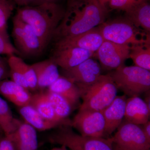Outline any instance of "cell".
Segmentation results:
<instances>
[{
  "instance_id": "cell-43",
  "label": "cell",
  "mask_w": 150,
  "mask_h": 150,
  "mask_svg": "<svg viewBox=\"0 0 150 150\" xmlns=\"http://www.w3.org/2000/svg\"><path fill=\"white\" fill-rule=\"evenodd\" d=\"M74 1V0H68V1Z\"/></svg>"
},
{
  "instance_id": "cell-25",
  "label": "cell",
  "mask_w": 150,
  "mask_h": 150,
  "mask_svg": "<svg viewBox=\"0 0 150 150\" xmlns=\"http://www.w3.org/2000/svg\"><path fill=\"white\" fill-rule=\"evenodd\" d=\"M15 58L19 68L27 81L29 90L34 91L38 90L37 77L31 65L27 64L20 56L16 55Z\"/></svg>"
},
{
  "instance_id": "cell-42",
  "label": "cell",
  "mask_w": 150,
  "mask_h": 150,
  "mask_svg": "<svg viewBox=\"0 0 150 150\" xmlns=\"http://www.w3.org/2000/svg\"><path fill=\"white\" fill-rule=\"evenodd\" d=\"M3 133L1 129V128H0V134H2Z\"/></svg>"
},
{
  "instance_id": "cell-9",
  "label": "cell",
  "mask_w": 150,
  "mask_h": 150,
  "mask_svg": "<svg viewBox=\"0 0 150 150\" xmlns=\"http://www.w3.org/2000/svg\"><path fill=\"white\" fill-rule=\"evenodd\" d=\"M71 126L78 130L82 136L107 138L105 121L101 111L79 110L71 121Z\"/></svg>"
},
{
  "instance_id": "cell-16",
  "label": "cell",
  "mask_w": 150,
  "mask_h": 150,
  "mask_svg": "<svg viewBox=\"0 0 150 150\" xmlns=\"http://www.w3.org/2000/svg\"><path fill=\"white\" fill-rule=\"evenodd\" d=\"M31 66L36 74L38 87L39 90L48 89L61 76L58 65L51 57L33 64Z\"/></svg>"
},
{
  "instance_id": "cell-7",
  "label": "cell",
  "mask_w": 150,
  "mask_h": 150,
  "mask_svg": "<svg viewBox=\"0 0 150 150\" xmlns=\"http://www.w3.org/2000/svg\"><path fill=\"white\" fill-rule=\"evenodd\" d=\"M11 35L20 57H37L46 48L31 26L15 16Z\"/></svg>"
},
{
  "instance_id": "cell-24",
  "label": "cell",
  "mask_w": 150,
  "mask_h": 150,
  "mask_svg": "<svg viewBox=\"0 0 150 150\" xmlns=\"http://www.w3.org/2000/svg\"><path fill=\"white\" fill-rule=\"evenodd\" d=\"M129 58L135 66L150 71V43L131 46Z\"/></svg>"
},
{
  "instance_id": "cell-29",
  "label": "cell",
  "mask_w": 150,
  "mask_h": 150,
  "mask_svg": "<svg viewBox=\"0 0 150 150\" xmlns=\"http://www.w3.org/2000/svg\"><path fill=\"white\" fill-rule=\"evenodd\" d=\"M4 55L20 57L18 51L11 43L8 33L0 32V56Z\"/></svg>"
},
{
  "instance_id": "cell-26",
  "label": "cell",
  "mask_w": 150,
  "mask_h": 150,
  "mask_svg": "<svg viewBox=\"0 0 150 150\" xmlns=\"http://www.w3.org/2000/svg\"><path fill=\"white\" fill-rule=\"evenodd\" d=\"M15 56L13 55L8 56V64L9 67L10 78L11 80L25 89L29 91L27 81L17 64L15 58Z\"/></svg>"
},
{
  "instance_id": "cell-14",
  "label": "cell",
  "mask_w": 150,
  "mask_h": 150,
  "mask_svg": "<svg viewBox=\"0 0 150 150\" xmlns=\"http://www.w3.org/2000/svg\"><path fill=\"white\" fill-rule=\"evenodd\" d=\"M127 96H116L108 106L102 110L105 121V135L107 138L116 130L124 118Z\"/></svg>"
},
{
  "instance_id": "cell-21",
  "label": "cell",
  "mask_w": 150,
  "mask_h": 150,
  "mask_svg": "<svg viewBox=\"0 0 150 150\" xmlns=\"http://www.w3.org/2000/svg\"><path fill=\"white\" fill-rule=\"evenodd\" d=\"M125 17L140 29L150 33V5L148 1L125 12Z\"/></svg>"
},
{
  "instance_id": "cell-4",
  "label": "cell",
  "mask_w": 150,
  "mask_h": 150,
  "mask_svg": "<svg viewBox=\"0 0 150 150\" xmlns=\"http://www.w3.org/2000/svg\"><path fill=\"white\" fill-rule=\"evenodd\" d=\"M98 27L105 40L130 46L150 43V33L136 27L125 16L105 21Z\"/></svg>"
},
{
  "instance_id": "cell-15",
  "label": "cell",
  "mask_w": 150,
  "mask_h": 150,
  "mask_svg": "<svg viewBox=\"0 0 150 150\" xmlns=\"http://www.w3.org/2000/svg\"><path fill=\"white\" fill-rule=\"evenodd\" d=\"M8 137L15 150H38L36 130L25 122L20 121L16 131Z\"/></svg>"
},
{
  "instance_id": "cell-27",
  "label": "cell",
  "mask_w": 150,
  "mask_h": 150,
  "mask_svg": "<svg viewBox=\"0 0 150 150\" xmlns=\"http://www.w3.org/2000/svg\"><path fill=\"white\" fill-rule=\"evenodd\" d=\"M15 7L9 0H0V32L8 33V21Z\"/></svg>"
},
{
  "instance_id": "cell-13",
  "label": "cell",
  "mask_w": 150,
  "mask_h": 150,
  "mask_svg": "<svg viewBox=\"0 0 150 150\" xmlns=\"http://www.w3.org/2000/svg\"><path fill=\"white\" fill-rule=\"evenodd\" d=\"M95 54L86 49L71 47L54 49L51 58L58 67L64 70H68L92 58Z\"/></svg>"
},
{
  "instance_id": "cell-31",
  "label": "cell",
  "mask_w": 150,
  "mask_h": 150,
  "mask_svg": "<svg viewBox=\"0 0 150 150\" xmlns=\"http://www.w3.org/2000/svg\"><path fill=\"white\" fill-rule=\"evenodd\" d=\"M32 95L29 90L23 89L15 95L9 101L19 108L23 107L29 105Z\"/></svg>"
},
{
  "instance_id": "cell-5",
  "label": "cell",
  "mask_w": 150,
  "mask_h": 150,
  "mask_svg": "<svg viewBox=\"0 0 150 150\" xmlns=\"http://www.w3.org/2000/svg\"><path fill=\"white\" fill-rule=\"evenodd\" d=\"M49 143L64 146L69 150H113L110 138L86 137L76 134L69 125L57 127L47 138Z\"/></svg>"
},
{
  "instance_id": "cell-38",
  "label": "cell",
  "mask_w": 150,
  "mask_h": 150,
  "mask_svg": "<svg viewBox=\"0 0 150 150\" xmlns=\"http://www.w3.org/2000/svg\"><path fill=\"white\" fill-rule=\"evenodd\" d=\"M8 63V59L0 56V65Z\"/></svg>"
},
{
  "instance_id": "cell-44",
  "label": "cell",
  "mask_w": 150,
  "mask_h": 150,
  "mask_svg": "<svg viewBox=\"0 0 150 150\" xmlns=\"http://www.w3.org/2000/svg\"><path fill=\"white\" fill-rule=\"evenodd\" d=\"M2 134H0V137H1Z\"/></svg>"
},
{
  "instance_id": "cell-19",
  "label": "cell",
  "mask_w": 150,
  "mask_h": 150,
  "mask_svg": "<svg viewBox=\"0 0 150 150\" xmlns=\"http://www.w3.org/2000/svg\"><path fill=\"white\" fill-rule=\"evenodd\" d=\"M29 105L42 117L47 120L61 123L63 125L71 126V121L65 122L60 121L57 118L46 91H40L39 92L32 94Z\"/></svg>"
},
{
  "instance_id": "cell-10",
  "label": "cell",
  "mask_w": 150,
  "mask_h": 150,
  "mask_svg": "<svg viewBox=\"0 0 150 150\" xmlns=\"http://www.w3.org/2000/svg\"><path fill=\"white\" fill-rule=\"evenodd\" d=\"M131 46L104 40L95 54L105 69H116L129 59Z\"/></svg>"
},
{
  "instance_id": "cell-30",
  "label": "cell",
  "mask_w": 150,
  "mask_h": 150,
  "mask_svg": "<svg viewBox=\"0 0 150 150\" xmlns=\"http://www.w3.org/2000/svg\"><path fill=\"white\" fill-rule=\"evenodd\" d=\"M149 0H108L110 8L126 12L133 7Z\"/></svg>"
},
{
  "instance_id": "cell-28",
  "label": "cell",
  "mask_w": 150,
  "mask_h": 150,
  "mask_svg": "<svg viewBox=\"0 0 150 150\" xmlns=\"http://www.w3.org/2000/svg\"><path fill=\"white\" fill-rule=\"evenodd\" d=\"M23 89L25 88L23 87L8 79L0 81V95L9 101L15 95Z\"/></svg>"
},
{
  "instance_id": "cell-41",
  "label": "cell",
  "mask_w": 150,
  "mask_h": 150,
  "mask_svg": "<svg viewBox=\"0 0 150 150\" xmlns=\"http://www.w3.org/2000/svg\"><path fill=\"white\" fill-rule=\"evenodd\" d=\"M100 1L101 2L103 3V4L106 5V4H107L108 2V0H100Z\"/></svg>"
},
{
  "instance_id": "cell-12",
  "label": "cell",
  "mask_w": 150,
  "mask_h": 150,
  "mask_svg": "<svg viewBox=\"0 0 150 150\" xmlns=\"http://www.w3.org/2000/svg\"><path fill=\"white\" fill-rule=\"evenodd\" d=\"M65 77L76 84L90 85L98 79L101 74V67L92 58L68 70H64Z\"/></svg>"
},
{
  "instance_id": "cell-8",
  "label": "cell",
  "mask_w": 150,
  "mask_h": 150,
  "mask_svg": "<svg viewBox=\"0 0 150 150\" xmlns=\"http://www.w3.org/2000/svg\"><path fill=\"white\" fill-rule=\"evenodd\" d=\"M117 131L110 137L112 143L127 150H150V141L145 136L141 125L123 120Z\"/></svg>"
},
{
  "instance_id": "cell-18",
  "label": "cell",
  "mask_w": 150,
  "mask_h": 150,
  "mask_svg": "<svg viewBox=\"0 0 150 150\" xmlns=\"http://www.w3.org/2000/svg\"><path fill=\"white\" fill-rule=\"evenodd\" d=\"M47 90L63 97L74 108L76 107L81 98L80 90L78 86L64 76H60Z\"/></svg>"
},
{
  "instance_id": "cell-1",
  "label": "cell",
  "mask_w": 150,
  "mask_h": 150,
  "mask_svg": "<svg viewBox=\"0 0 150 150\" xmlns=\"http://www.w3.org/2000/svg\"><path fill=\"white\" fill-rule=\"evenodd\" d=\"M108 14L106 5L100 0L68 1L53 40L79 35L97 27L105 21Z\"/></svg>"
},
{
  "instance_id": "cell-37",
  "label": "cell",
  "mask_w": 150,
  "mask_h": 150,
  "mask_svg": "<svg viewBox=\"0 0 150 150\" xmlns=\"http://www.w3.org/2000/svg\"><path fill=\"white\" fill-rule=\"evenodd\" d=\"M145 93H146V96H145V98L144 102L146 104L147 106L149 108V110H150V90L146 92Z\"/></svg>"
},
{
  "instance_id": "cell-33",
  "label": "cell",
  "mask_w": 150,
  "mask_h": 150,
  "mask_svg": "<svg viewBox=\"0 0 150 150\" xmlns=\"http://www.w3.org/2000/svg\"><path fill=\"white\" fill-rule=\"evenodd\" d=\"M8 78H10V71L8 63L0 65V81Z\"/></svg>"
},
{
  "instance_id": "cell-11",
  "label": "cell",
  "mask_w": 150,
  "mask_h": 150,
  "mask_svg": "<svg viewBox=\"0 0 150 150\" xmlns=\"http://www.w3.org/2000/svg\"><path fill=\"white\" fill-rule=\"evenodd\" d=\"M104 40L97 26L79 35L56 40L54 49L74 47L86 49L95 54Z\"/></svg>"
},
{
  "instance_id": "cell-35",
  "label": "cell",
  "mask_w": 150,
  "mask_h": 150,
  "mask_svg": "<svg viewBox=\"0 0 150 150\" xmlns=\"http://www.w3.org/2000/svg\"><path fill=\"white\" fill-rule=\"evenodd\" d=\"M142 126V129L144 133L145 136L149 141H150V122L149 121L146 123L143 124Z\"/></svg>"
},
{
  "instance_id": "cell-22",
  "label": "cell",
  "mask_w": 150,
  "mask_h": 150,
  "mask_svg": "<svg viewBox=\"0 0 150 150\" xmlns=\"http://www.w3.org/2000/svg\"><path fill=\"white\" fill-rule=\"evenodd\" d=\"M20 121L13 117L8 105L0 96V128L5 136L13 133Z\"/></svg>"
},
{
  "instance_id": "cell-6",
  "label": "cell",
  "mask_w": 150,
  "mask_h": 150,
  "mask_svg": "<svg viewBox=\"0 0 150 150\" xmlns=\"http://www.w3.org/2000/svg\"><path fill=\"white\" fill-rule=\"evenodd\" d=\"M109 74L118 89L126 96H139L150 90V71L136 66L123 65Z\"/></svg>"
},
{
  "instance_id": "cell-34",
  "label": "cell",
  "mask_w": 150,
  "mask_h": 150,
  "mask_svg": "<svg viewBox=\"0 0 150 150\" xmlns=\"http://www.w3.org/2000/svg\"><path fill=\"white\" fill-rule=\"evenodd\" d=\"M13 3L15 5L20 7L27 6H32L36 0H9Z\"/></svg>"
},
{
  "instance_id": "cell-2",
  "label": "cell",
  "mask_w": 150,
  "mask_h": 150,
  "mask_svg": "<svg viewBox=\"0 0 150 150\" xmlns=\"http://www.w3.org/2000/svg\"><path fill=\"white\" fill-rule=\"evenodd\" d=\"M65 9L58 3H45L18 8L15 16L32 28L45 48L62 21Z\"/></svg>"
},
{
  "instance_id": "cell-40",
  "label": "cell",
  "mask_w": 150,
  "mask_h": 150,
  "mask_svg": "<svg viewBox=\"0 0 150 150\" xmlns=\"http://www.w3.org/2000/svg\"><path fill=\"white\" fill-rule=\"evenodd\" d=\"M112 147H113V150H127L123 149H121V148L119 147L118 146H116L115 144L112 143Z\"/></svg>"
},
{
  "instance_id": "cell-23",
  "label": "cell",
  "mask_w": 150,
  "mask_h": 150,
  "mask_svg": "<svg viewBox=\"0 0 150 150\" xmlns=\"http://www.w3.org/2000/svg\"><path fill=\"white\" fill-rule=\"evenodd\" d=\"M49 100L51 102L56 116L62 121H70L67 119L74 108L69 103L58 94L46 91Z\"/></svg>"
},
{
  "instance_id": "cell-17",
  "label": "cell",
  "mask_w": 150,
  "mask_h": 150,
  "mask_svg": "<svg viewBox=\"0 0 150 150\" xmlns=\"http://www.w3.org/2000/svg\"><path fill=\"white\" fill-rule=\"evenodd\" d=\"M150 110L144 100L139 96L132 97L126 100L124 120L142 125L149 121Z\"/></svg>"
},
{
  "instance_id": "cell-39",
  "label": "cell",
  "mask_w": 150,
  "mask_h": 150,
  "mask_svg": "<svg viewBox=\"0 0 150 150\" xmlns=\"http://www.w3.org/2000/svg\"><path fill=\"white\" fill-rule=\"evenodd\" d=\"M49 150H69L64 146H62L61 147H55Z\"/></svg>"
},
{
  "instance_id": "cell-20",
  "label": "cell",
  "mask_w": 150,
  "mask_h": 150,
  "mask_svg": "<svg viewBox=\"0 0 150 150\" xmlns=\"http://www.w3.org/2000/svg\"><path fill=\"white\" fill-rule=\"evenodd\" d=\"M19 111L25 122L38 131H47L63 125L43 118L30 105L19 108Z\"/></svg>"
},
{
  "instance_id": "cell-32",
  "label": "cell",
  "mask_w": 150,
  "mask_h": 150,
  "mask_svg": "<svg viewBox=\"0 0 150 150\" xmlns=\"http://www.w3.org/2000/svg\"><path fill=\"white\" fill-rule=\"evenodd\" d=\"M0 150H15L13 144L8 136L0 137Z\"/></svg>"
},
{
  "instance_id": "cell-36",
  "label": "cell",
  "mask_w": 150,
  "mask_h": 150,
  "mask_svg": "<svg viewBox=\"0 0 150 150\" xmlns=\"http://www.w3.org/2000/svg\"><path fill=\"white\" fill-rule=\"evenodd\" d=\"M59 0H36L32 6H37L45 3H58Z\"/></svg>"
},
{
  "instance_id": "cell-3",
  "label": "cell",
  "mask_w": 150,
  "mask_h": 150,
  "mask_svg": "<svg viewBox=\"0 0 150 150\" xmlns=\"http://www.w3.org/2000/svg\"><path fill=\"white\" fill-rule=\"evenodd\" d=\"M76 85L80 90L83 100L79 110L102 111L117 96L118 88L109 74H101L90 85Z\"/></svg>"
}]
</instances>
